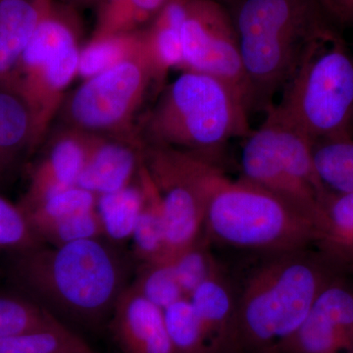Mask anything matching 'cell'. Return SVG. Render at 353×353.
<instances>
[{
    "instance_id": "cell-34",
    "label": "cell",
    "mask_w": 353,
    "mask_h": 353,
    "mask_svg": "<svg viewBox=\"0 0 353 353\" xmlns=\"http://www.w3.org/2000/svg\"><path fill=\"white\" fill-rule=\"evenodd\" d=\"M334 27H353V0H319Z\"/></svg>"
},
{
    "instance_id": "cell-5",
    "label": "cell",
    "mask_w": 353,
    "mask_h": 353,
    "mask_svg": "<svg viewBox=\"0 0 353 353\" xmlns=\"http://www.w3.org/2000/svg\"><path fill=\"white\" fill-rule=\"evenodd\" d=\"M245 99L214 77L183 71L164 88L139 128L145 145L166 146L220 163L231 139L252 130Z\"/></svg>"
},
{
    "instance_id": "cell-9",
    "label": "cell",
    "mask_w": 353,
    "mask_h": 353,
    "mask_svg": "<svg viewBox=\"0 0 353 353\" xmlns=\"http://www.w3.org/2000/svg\"><path fill=\"white\" fill-rule=\"evenodd\" d=\"M182 43L183 71L214 77L236 90L246 103L238 32L219 0H188Z\"/></svg>"
},
{
    "instance_id": "cell-29",
    "label": "cell",
    "mask_w": 353,
    "mask_h": 353,
    "mask_svg": "<svg viewBox=\"0 0 353 353\" xmlns=\"http://www.w3.org/2000/svg\"><path fill=\"white\" fill-rule=\"evenodd\" d=\"M165 326L175 353H208L205 334L190 299L163 310Z\"/></svg>"
},
{
    "instance_id": "cell-20",
    "label": "cell",
    "mask_w": 353,
    "mask_h": 353,
    "mask_svg": "<svg viewBox=\"0 0 353 353\" xmlns=\"http://www.w3.org/2000/svg\"><path fill=\"white\" fill-rule=\"evenodd\" d=\"M137 180L143 194V201L132 236L134 255L141 263L166 260V221L163 205L143 157Z\"/></svg>"
},
{
    "instance_id": "cell-36",
    "label": "cell",
    "mask_w": 353,
    "mask_h": 353,
    "mask_svg": "<svg viewBox=\"0 0 353 353\" xmlns=\"http://www.w3.org/2000/svg\"><path fill=\"white\" fill-rule=\"evenodd\" d=\"M341 273L347 274V275L353 276V257L348 259L345 263L341 265L340 268Z\"/></svg>"
},
{
    "instance_id": "cell-17",
    "label": "cell",
    "mask_w": 353,
    "mask_h": 353,
    "mask_svg": "<svg viewBox=\"0 0 353 353\" xmlns=\"http://www.w3.org/2000/svg\"><path fill=\"white\" fill-rule=\"evenodd\" d=\"M53 0H0V87H6L21 55Z\"/></svg>"
},
{
    "instance_id": "cell-33",
    "label": "cell",
    "mask_w": 353,
    "mask_h": 353,
    "mask_svg": "<svg viewBox=\"0 0 353 353\" xmlns=\"http://www.w3.org/2000/svg\"><path fill=\"white\" fill-rule=\"evenodd\" d=\"M19 206L0 197V248L22 252L39 246Z\"/></svg>"
},
{
    "instance_id": "cell-8",
    "label": "cell",
    "mask_w": 353,
    "mask_h": 353,
    "mask_svg": "<svg viewBox=\"0 0 353 353\" xmlns=\"http://www.w3.org/2000/svg\"><path fill=\"white\" fill-rule=\"evenodd\" d=\"M158 83L145 48L137 57L83 80L66 94L58 116L65 127L145 145L134 119L150 88Z\"/></svg>"
},
{
    "instance_id": "cell-22",
    "label": "cell",
    "mask_w": 353,
    "mask_h": 353,
    "mask_svg": "<svg viewBox=\"0 0 353 353\" xmlns=\"http://www.w3.org/2000/svg\"><path fill=\"white\" fill-rule=\"evenodd\" d=\"M34 148L31 111L19 94L0 87V168L18 153Z\"/></svg>"
},
{
    "instance_id": "cell-1",
    "label": "cell",
    "mask_w": 353,
    "mask_h": 353,
    "mask_svg": "<svg viewBox=\"0 0 353 353\" xmlns=\"http://www.w3.org/2000/svg\"><path fill=\"white\" fill-rule=\"evenodd\" d=\"M168 148L201 199L210 241L264 255L314 245L313 221L280 197L243 176L230 178L217 162Z\"/></svg>"
},
{
    "instance_id": "cell-24",
    "label": "cell",
    "mask_w": 353,
    "mask_h": 353,
    "mask_svg": "<svg viewBox=\"0 0 353 353\" xmlns=\"http://www.w3.org/2000/svg\"><path fill=\"white\" fill-rule=\"evenodd\" d=\"M312 153L323 187L336 194H353V138L315 141Z\"/></svg>"
},
{
    "instance_id": "cell-23",
    "label": "cell",
    "mask_w": 353,
    "mask_h": 353,
    "mask_svg": "<svg viewBox=\"0 0 353 353\" xmlns=\"http://www.w3.org/2000/svg\"><path fill=\"white\" fill-rule=\"evenodd\" d=\"M145 50L143 30L92 38L81 48L78 76L87 80L137 57Z\"/></svg>"
},
{
    "instance_id": "cell-6",
    "label": "cell",
    "mask_w": 353,
    "mask_h": 353,
    "mask_svg": "<svg viewBox=\"0 0 353 353\" xmlns=\"http://www.w3.org/2000/svg\"><path fill=\"white\" fill-rule=\"evenodd\" d=\"M282 92L267 111L312 143L353 138V55L336 30L310 46Z\"/></svg>"
},
{
    "instance_id": "cell-13",
    "label": "cell",
    "mask_w": 353,
    "mask_h": 353,
    "mask_svg": "<svg viewBox=\"0 0 353 353\" xmlns=\"http://www.w3.org/2000/svg\"><path fill=\"white\" fill-rule=\"evenodd\" d=\"M87 134L65 127L53 134L32 171L20 208H27L76 187L87 158Z\"/></svg>"
},
{
    "instance_id": "cell-27",
    "label": "cell",
    "mask_w": 353,
    "mask_h": 353,
    "mask_svg": "<svg viewBox=\"0 0 353 353\" xmlns=\"http://www.w3.org/2000/svg\"><path fill=\"white\" fill-rule=\"evenodd\" d=\"M97 194L76 185L30 208L20 209L37 236L54 223L97 208Z\"/></svg>"
},
{
    "instance_id": "cell-19",
    "label": "cell",
    "mask_w": 353,
    "mask_h": 353,
    "mask_svg": "<svg viewBox=\"0 0 353 353\" xmlns=\"http://www.w3.org/2000/svg\"><path fill=\"white\" fill-rule=\"evenodd\" d=\"M187 3L188 0H170L154 20L141 29L159 83L171 69H183L182 27Z\"/></svg>"
},
{
    "instance_id": "cell-7",
    "label": "cell",
    "mask_w": 353,
    "mask_h": 353,
    "mask_svg": "<svg viewBox=\"0 0 353 353\" xmlns=\"http://www.w3.org/2000/svg\"><path fill=\"white\" fill-rule=\"evenodd\" d=\"M80 34L77 9L53 0L7 83L31 111L34 148L46 139L78 76Z\"/></svg>"
},
{
    "instance_id": "cell-14",
    "label": "cell",
    "mask_w": 353,
    "mask_h": 353,
    "mask_svg": "<svg viewBox=\"0 0 353 353\" xmlns=\"http://www.w3.org/2000/svg\"><path fill=\"white\" fill-rule=\"evenodd\" d=\"M109 330L121 353H175L163 310L132 285L123 290L114 306Z\"/></svg>"
},
{
    "instance_id": "cell-15",
    "label": "cell",
    "mask_w": 353,
    "mask_h": 353,
    "mask_svg": "<svg viewBox=\"0 0 353 353\" xmlns=\"http://www.w3.org/2000/svg\"><path fill=\"white\" fill-rule=\"evenodd\" d=\"M87 158L78 187L101 196L131 185L132 176L138 174L145 145L92 134H87Z\"/></svg>"
},
{
    "instance_id": "cell-2",
    "label": "cell",
    "mask_w": 353,
    "mask_h": 353,
    "mask_svg": "<svg viewBox=\"0 0 353 353\" xmlns=\"http://www.w3.org/2000/svg\"><path fill=\"white\" fill-rule=\"evenodd\" d=\"M12 276L31 299L61 321L87 327L111 315L126 289L122 259L101 238L20 252Z\"/></svg>"
},
{
    "instance_id": "cell-30",
    "label": "cell",
    "mask_w": 353,
    "mask_h": 353,
    "mask_svg": "<svg viewBox=\"0 0 353 353\" xmlns=\"http://www.w3.org/2000/svg\"><path fill=\"white\" fill-rule=\"evenodd\" d=\"M132 287L162 310L187 297L179 284L170 260L141 263Z\"/></svg>"
},
{
    "instance_id": "cell-31",
    "label": "cell",
    "mask_w": 353,
    "mask_h": 353,
    "mask_svg": "<svg viewBox=\"0 0 353 353\" xmlns=\"http://www.w3.org/2000/svg\"><path fill=\"white\" fill-rule=\"evenodd\" d=\"M209 243L208 236L202 234L170 260L179 284L188 299L204 281L221 270L209 248Z\"/></svg>"
},
{
    "instance_id": "cell-12",
    "label": "cell",
    "mask_w": 353,
    "mask_h": 353,
    "mask_svg": "<svg viewBox=\"0 0 353 353\" xmlns=\"http://www.w3.org/2000/svg\"><path fill=\"white\" fill-rule=\"evenodd\" d=\"M243 178L280 197L289 205L316 223L323 197L290 173L279 152L273 131L264 119L259 129L245 138L241 154Z\"/></svg>"
},
{
    "instance_id": "cell-4",
    "label": "cell",
    "mask_w": 353,
    "mask_h": 353,
    "mask_svg": "<svg viewBox=\"0 0 353 353\" xmlns=\"http://www.w3.org/2000/svg\"><path fill=\"white\" fill-rule=\"evenodd\" d=\"M234 20L250 113L274 105L310 46L336 30L319 0H245Z\"/></svg>"
},
{
    "instance_id": "cell-35",
    "label": "cell",
    "mask_w": 353,
    "mask_h": 353,
    "mask_svg": "<svg viewBox=\"0 0 353 353\" xmlns=\"http://www.w3.org/2000/svg\"><path fill=\"white\" fill-rule=\"evenodd\" d=\"M65 6L73 7V8H85V7L97 6L99 0H57Z\"/></svg>"
},
{
    "instance_id": "cell-3",
    "label": "cell",
    "mask_w": 353,
    "mask_h": 353,
    "mask_svg": "<svg viewBox=\"0 0 353 353\" xmlns=\"http://www.w3.org/2000/svg\"><path fill=\"white\" fill-rule=\"evenodd\" d=\"M265 256L236 294L234 353H273L303 324L330 279L341 273L310 248Z\"/></svg>"
},
{
    "instance_id": "cell-10",
    "label": "cell",
    "mask_w": 353,
    "mask_h": 353,
    "mask_svg": "<svg viewBox=\"0 0 353 353\" xmlns=\"http://www.w3.org/2000/svg\"><path fill=\"white\" fill-rule=\"evenodd\" d=\"M273 353H353V276L330 279L303 324Z\"/></svg>"
},
{
    "instance_id": "cell-11",
    "label": "cell",
    "mask_w": 353,
    "mask_h": 353,
    "mask_svg": "<svg viewBox=\"0 0 353 353\" xmlns=\"http://www.w3.org/2000/svg\"><path fill=\"white\" fill-rule=\"evenodd\" d=\"M143 162L157 185L166 221V260L201 238L204 213L201 199L168 148L145 145Z\"/></svg>"
},
{
    "instance_id": "cell-26",
    "label": "cell",
    "mask_w": 353,
    "mask_h": 353,
    "mask_svg": "<svg viewBox=\"0 0 353 353\" xmlns=\"http://www.w3.org/2000/svg\"><path fill=\"white\" fill-rule=\"evenodd\" d=\"M143 194L139 183L111 194L97 196V210L104 236L113 241L132 238L141 210Z\"/></svg>"
},
{
    "instance_id": "cell-18",
    "label": "cell",
    "mask_w": 353,
    "mask_h": 353,
    "mask_svg": "<svg viewBox=\"0 0 353 353\" xmlns=\"http://www.w3.org/2000/svg\"><path fill=\"white\" fill-rule=\"evenodd\" d=\"M315 231L316 250L340 271L341 265L353 257V194L327 190Z\"/></svg>"
},
{
    "instance_id": "cell-28",
    "label": "cell",
    "mask_w": 353,
    "mask_h": 353,
    "mask_svg": "<svg viewBox=\"0 0 353 353\" xmlns=\"http://www.w3.org/2000/svg\"><path fill=\"white\" fill-rule=\"evenodd\" d=\"M0 353H101L68 325L60 328L0 339Z\"/></svg>"
},
{
    "instance_id": "cell-32",
    "label": "cell",
    "mask_w": 353,
    "mask_h": 353,
    "mask_svg": "<svg viewBox=\"0 0 353 353\" xmlns=\"http://www.w3.org/2000/svg\"><path fill=\"white\" fill-rule=\"evenodd\" d=\"M103 236L101 217L95 208L54 223L39 232L37 236L39 241H46L58 246Z\"/></svg>"
},
{
    "instance_id": "cell-16",
    "label": "cell",
    "mask_w": 353,
    "mask_h": 353,
    "mask_svg": "<svg viewBox=\"0 0 353 353\" xmlns=\"http://www.w3.org/2000/svg\"><path fill=\"white\" fill-rule=\"evenodd\" d=\"M205 334L208 353H234L236 294L222 270L189 297Z\"/></svg>"
},
{
    "instance_id": "cell-21",
    "label": "cell",
    "mask_w": 353,
    "mask_h": 353,
    "mask_svg": "<svg viewBox=\"0 0 353 353\" xmlns=\"http://www.w3.org/2000/svg\"><path fill=\"white\" fill-rule=\"evenodd\" d=\"M170 0H99L92 38L115 36L143 29Z\"/></svg>"
},
{
    "instance_id": "cell-25",
    "label": "cell",
    "mask_w": 353,
    "mask_h": 353,
    "mask_svg": "<svg viewBox=\"0 0 353 353\" xmlns=\"http://www.w3.org/2000/svg\"><path fill=\"white\" fill-rule=\"evenodd\" d=\"M65 325L31 297L0 296V339L60 328Z\"/></svg>"
}]
</instances>
